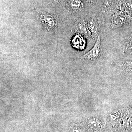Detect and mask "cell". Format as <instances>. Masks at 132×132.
Masks as SVG:
<instances>
[{
  "label": "cell",
  "instance_id": "cell-2",
  "mask_svg": "<svg viewBox=\"0 0 132 132\" xmlns=\"http://www.w3.org/2000/svg\"><path fill=\"white\" fill-rule=\"evenodd\" d=\"M101 52V40L100 36L96 39L95 43L93 48L86 53L81 57L84 60L89 61H94L98 58Z\"/></svg>",
  "mask_w": 132,
  "mask_h": 132
},
{
  "label": "cell",
  "instance_id": "cell-5",
  "mask_svg": "<svg viewBox=\"0 0 132 132\" xmlns=\"http://www.w3.org/2000/svg\"><path fill=\"white\" fill-rule=\"evenodd\" d=\"M72 44L73 47L81 50L85 47L86 41L83 36L78 34L76 35L73 38Z\"/></svg>",
  "mask_w": 132,
  "mask_h": 132
},
{
  "label": "cell",
  "instance_id": "cell-7",
  "mask_svg": "<svg viewBox=\"0 0 132 132\" xmlns=\"http://www.w3.org/2000/svg\"><path fill=\"white\" fill-rule=\"evenodd\" d=\"M88 125L93 129H98L101 127V123L98 119L96 118H90L88 120Z\"/></svg>",
  "mask_w": 132,
  "mask_h": 132
},
{
  "label": "cell",
  "instance_id": "cell-4",
  "mask_svg": "<svg viewBox=\"0 0 132 132\" xmlns=\"http://www.w3.org/2000/svg\"><path fill=\"white\" fill-rule=\"evenodd\" d=\"M75 31L78 34H80L84 37L92 38L91 33L88 27L87 23L84 21H82L79 22V24L76 26Z\"/></svg>",
  "mask_w": 132,
  "mask_h": 132
},
{
  "label": "cell",
  "instance_id": "cell-3",
  "mask_svg": "<svg viewBox=\"0 0 132 132\" xmlns=\"http://www.w3.org/2000/svg\"><path fill=\"white\" fill-rule=\"evenodd\" d=\"M127 20V16L125 14L122 13L117 14L111 20V26L114 28L120 27L126 24Z\"/></svg>",
  "mask_w": 132,
  "mask_h": 132
},
{
  "label": "cell",
  "instance_id": "cell-10",
  "mask_svg": "<svg viewBox=\"0 0 132 132\" xmlns=\"http://www.w3.org/2000/svg\"><path fill=\"white\" fill-rule=\"evenodd\" d=\"M125 53H132V36L130 37L125 47Z\"/></svg>",
  "mask_w": 132,
  "mask_h": 132
},
{
  "label": "cell",
  "instance_id": "cell-9",
  "mask_svg": "<svg viewBox=\"0 0 132 132\" xmlns=\"http://www.w3.org/2000/svg\"><path fill=\"white\" fill-rule=\"evenodd\" d=\"M123 65L125 70L128 72L132 73V61H125L123 62Z\"/></svg>",
  "mask_w": 132,
  "mask_h": 132
},
{
  "label": "cell",
  "instance_id": "cell-1",
  "mask_svg": "<svg viewBox=\"0 0 132 132\" xmlns=\"http://www.w3.org/2000/svg\"><path fill=\"white\" fill-rule=\"evenodd\" d=\"M39 19L43 28L49 32L56 31L58 27L57 20L54 15L46 13H41Z\"/></svg>",
  "mask_w": 132,
  "mask_h": 132
},
{
  "label": "cell",
  "instance_id": "cell-13",
  "mask_svg": "<svg viewBox=\"0 0 132 132\" xmlns=\"http://www.w3.org/2000/svg\"><path fill=\"white\" fill-rule=\"evenodd\" d=\"M73 132H80V131L78 129H74L73 130Z\"/></svg>",
  "mask_w": 132,
  "mask_h": 132
},
{
  "label": "cell",
  "instance_id": "cell-6",
  "mask_svg": "<svg viewBox=\"0 0 132 132\" xmlns=\"http://www.w3.org/2000/svg\"><path fill=\"white\" fill-rule=\"evenodd\" d=\"M87 23L92 38L97 39L99 36V28L96 21L93 19H90Z\"/></svg>",
  "mask_w": 132,
  "mask_h": 132
},
{
  "label": "cell",
  "instance_id": "cell-12",
  "mask_svg": "<svg viewBox=\"0 0 132 132\" xmlns=\"http://www.w3.org/2000/svg\"><path fill=\"white\" fill-rule=\"evenodd\" d=\"M89 132H99V131H98L97 129H93V128H92V130H90Z\"/></svg>",
  "mask_w": 132,
  "mask_h": 132
},
{
  "label": "cell",
  "instance_id": "cell-8",
  "mask_svg": "<svg viewBox=\"0 0 132 132\" xmlns=\"http://www.w3.org/2000/svg\"><path fill=\"white\" fill-rule=\"evenodd\" d=\"M69 4L70 7L73 10H78L81 6L80 0H69Z\"/></svg>",
  "mask_w": 132,
  "mask_h": 132
},
{
  "label": "cell",
  "instance_id": "cell-11",
  "mask_svg": "<svg viewBox=\"0 0 132 132\" xmlns=\"http://www.w3.org/2000/svg\"><path fill=\"white\" fill-rule=\"evenodd\" d=\"M104 5L107 7L110 6L112 4L113 0H102Z\"/></svg>",
  "mask_w": 132,
  "mask_h": 132
}]
</instances>
